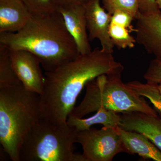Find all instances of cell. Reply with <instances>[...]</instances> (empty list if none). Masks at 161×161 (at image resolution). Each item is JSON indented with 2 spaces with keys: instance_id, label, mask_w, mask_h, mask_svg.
Returning a JSON list of instances; mask_svg holds the SVG:
<instances>
[{
  "instance_id": "obj_1",
  "label": "cell",
  "mask_w": 161,
  "mask_h": 161,
  "mask_svg": "<svg viewBox=\"0 0 161 161\" xmlns=\"http://www.w3.org/2000/svg\"><path fill=\"white\" fill-rule=\"evenodd\" d=\"M113 53L95 48L80 54L56 69L47 71L40 107L43 118L66 122L75 107L76 100L87 84L98 76L123 71Z\"/></svg>"
},
{
  "instance_id": "obj_2",
  "label": "cell",
  "mask_w": 161,
  "mask_h": 161,
  "mask_svg": "<svg viewBox=\"0 0 161 161\" xmlns=\"http://www.w3.org/2000/svg\"><path fill=\"white\" fill-rule=\"evenodd\" d=\"M0 43L9 50H24L33 54L46 72L53 70L80 55L58 10L31 14L19 31L0 33Z\"/></svg>"
},
{
  "instance_id": "obj_3",
  "label": "cell",
  "mask_w": 161,
  "mask_h": 161,
  "mask_svg": "<svg viewBox=\"0 0 161 161\" xmlns=\"http://www.w3.org/2000/svg\"><path fill=\"white\" fill-rule=\"evenodd\" d=\"M43 117L40 95L23 84L0 89V143L13 161H19L26 136Z\"/></svg>"
},
{
  "instance_id": "obj_4",
  "label": "cell",
  "mask_w": 161,
  "mask_h": 161,
  "mask_svg": "<svg viewBox=\"0 0 161 161\" xmlns=\"http://www.w3.org/2000/svg\"><path fill=\"white\" fill-rule=\"evenodd\" d=\"M122 73L101 75L89 81L86 86V92L83 100L70 115L83 118L104 108L119 113L139 112L158 116L157 112L148 104L144 97L123 82Z\"/></svg>"
},
{
  "instance_id": "obj_5",
  "label": "cell",
  "mask_w": 161,
  "mask_h": 161,
  "mask_svg": "<svg viewBox=\"0 0 161 161\" xmlns=\"http://www.w3.org/2000/svg\"><path fill=\"white\" fill-rule=\"evenodd\" d=\"M78 132L67 122L43 117L24 140L19 161H85L82 154L74 152Z\"/></svg>"
},
{
  "instance_id": "obj_6",
  "label": "cell",
  "mask_w": 161,
  "mask_h": 161,
  "mask_svg": "<svg viewBox=\"0 0 161 161\" xmlns=\"http://www.w3.org/2000/svg\"><path fill=\"white\" fill-rule=\"evenodd\" d=\"M77 143L83 150L85 161H111L121 153H128L116 128L105 127L78 132Z\"/></svg>"
},
{
  "instance_id": "obj_7",
  "label": "cell",
  "mask_w": 161,
  "mask_h": 161,
  "mask_svg": "<svg viewBox=\"0 0 161 161\" xmlns=\"http://www.w3.org/2000/svg\"><path fill=\"white\" fill-rule=\"evenodd\" d=\"M9 53L12 65L23 86L41 95L45 76L42 73L40 60L33 54L24 50H9Z\"/></svg>"
},
{
  "instance_id": "obj_8",
  "label": "cell",
  "mask_w": 161,
  "mask_h": 161,
  "mask_svg": "<svg viewBox=\"0 0 161 161\" xmlns=\"http://www.w3.org/2000/svg\"><path fill=\"white\" fill-rule=\"evenodd\" d=\"M100 2L89 0L84 5L89 38L91 41L97 39L102 49L113 53L115 46L109 33L112 15L101 6Z\"/></svg>"
},
{
  "instance_id": "obj_9",
  "label": "cell",
  "mask_w": 161,
  "mask_h": 161,
  "mask_svg": "<svg viewBox=\"0 0 161 161\" xmlns=\"http://www.w3.org/2000/svg\"><path fill=\"white\" fill-rule=\"evenodd\" d=\"M58 11L62 15L67 29L75 40L80 54L92 51L87 33L84 5L68 3L59 5Z\"/></svg>"
},
{
  "instance_id": "obj_10",
  "label": "cell",
  "mask_w": 161,
  "mask_h": 161,
  "mask_svg": "<svg viewBox=\"0 0 161 161\" xmlns=\"http://www.w3.org/2000/svg\"><path fill=\"white\" fill-rule=\"evenodd\" d=\"M136 20V43L161 61V12L148 15L139 12Z\"/></svg>"
},
{
  "instance_id": "obj_11",
  "label": "cell",
  "mask_w": 161,
  "mask_h": 161,
  "mask_svg": "<svg viewBox=\"0 0 161 161\" xmlns=\"http://www.w3.org/2000/svg\"><path fill=\"white\" fill-rule=\"evenodd\" d=\"M120 114L121 129L143 134L161 151V118L139 112Z\"/></svg>"
},
{
  "instance_id": "obj_12",
  "label": "cell",
  "mask_w": 161,
  "mask_h": 161,
  "mask_svg": "<svg viewBox=\"0 0 161 161\" xmlns=\"http://www.w3.org/2000/svg\"><path fill=\"white\" fill-rule=\"evenodd\" d=\"M31 15L21 0H0V33L19 31Z\"/></svg>"
},
{
  "instance_id": "obj_13",
  "label": "cell",
  "mask_w": 161,
  "mask_h": 161,
  "mask_svg": "<svg viewBox=\"0 0 161 161\" xmlns=\"http://www.w3.org/2000/svg\"><path fill=\"white\" fill-rule=\"evenodd\" d=\"M124 146L130 154H138L145 160L161 161V152L146 136L134 131H127L118 127Z\"/></svg>"
},
{
  "instance_id": "obj_14",
  "label": "cell",
  "mask_w": 161,
  "mask_h": 161,
  "mask_svg": "<svg viewBox=\"0 0 161 161\" xmlns=\"http://www.w3.org/2000/svg\"><path fill=\"white\" fill-rule=\"evenodd\" d=\"M120 121V113L104 108L98 110L95 115L89 118H79L69 115L67 120L69 125L75 128L77 132L89 130L95 125L116 128L119 127Z\"/></svg>"
},
{
  "instance_id": "obj_15",
  "label": "cell",
  "mask_w": 161,
  "mask_h": 161,
  "mask_svg": "<svg viewBox=\"0 0 161 161\" xmlns=\"http://www.w3.org/2000/svg\"><path fill=\"white\" fill-rule=\"evenodd\" d=\"M22 84L12 65L9 48L0 43V89Z\"/></svg>"
},
{
  "instance_id": "obj_16",
  "label": "cell",
  "mask_w": 161,
  "mask_h": 161,
  "mask_svg": "<svg viewBox=\"0 0 161 161\" xmlns=\"http://www.w3.org/2000/svg\"><path fill=\"white\" fill-rule=\"evenodd\" d=\"M126 84L139 95L149 99L156 111L161 114V93L154 85L133 80Z\"/></svg>"
},
{
  "instance_id": "obj_17",
  "label": "cell",
  "mask_w": 161,
  "mask_h": 161,
  "mask_svg": "<svg viewBox=\"0 0 161 161\" xmlns=\"http://www.w3.org/2000/svg\"><path fill=\"white\" fill-rule=\"evenodd\" d=\"M131 31L124 26L111 23L109 29L110 38L114 46L119 49L132 48L135 46L136 39L130 34Z\"/></svg>"
},
{
  "instance_id": "obj_18",
  "label": "cell",
  "mask_w": 161,
  "mask_h": 161,
  "mask_svg": "<svg viewBox=\"0 0 161 161\" xmlns=\"http://www.w3.org/2000/svg\"><path fill=\"white\" fill-rule=\"evenodd\" d=\"M103 8L112 15L116 10H123L130 13L135 20L138 15L137 0H101Z\"/></svg>"
},
{
  "instance_id": "obj_19",
  "label": "cell",
  "mask_w": 161,
  "mask_h": 161,
  "mask_svg": "<svg viewBox=\"0 0 161 161\" xmlns=\"http://www.w3.org/2000/svg\"><path fill=\"white\" fill-rule=\"evenodd\" d=\"M31 14H43L57 11L56 0H21Z\"/></svg>"
},
{
  "instance_id": "obj_20",
  "label": "cell",
  "mask_w": 161,
  "mask_h": 161,
  "mask_svg": "<svg viewBox=\"0 0 161 161\" xmlns=\"http://www.w3.org/2000/svg\"><path fill=\"white\" fill-rule=\"evenodd\" d=\"M147 83L157 85L161 82V61L153 59L150 62L144 75Z\"/></svg>"
},
{
  "instance_id": "obj_21",
  "label": "cell",
  "mask_w": 161,
  "mask_h": 161,
  "mask_svg": "<svg viewBox=\"0 0 161 161\" xmlns=\"http://www.w3.org/2000/svg\"><path fill=\"white\" fill-rule=\"evenodd\" d=\"M135 19L130 13L123 10H116L112 14L111 23L124 26L130 31H135V28L132 25V22Z\"/></svg>"
},
{
  "instance_id": "obj_22",
  "label": "cell",
  "mask_w": 161,
  "mask_h": 161,
  "mask_svg": "<svg viewBox=\"0 0 161 161\" xmlns=\"http://www.w3.org/2000/svg\"><path fill=\"white\" fill-rule=\"evenodd\" d=\"M139 11L143 14H151L159 13V8L156 0H137Z\"/></svg>"
},
{
  "instance_id": "obj_23",
  "label": "cell",
  "mask_w": 161,
  "mask_h": 161,
  "mask_svg": "<svg viewBox=\"0 0 161 161\" xmlns=\"http://www.w3.org/2000/svg\"><path fill=\"white\" fill-rule=\"evenodd\" d=\"M89 0H56L58 6L68 3H77L85 5Z\"/></svg>"
},
{
  "instance_id": "obj_24",
  "label": "cell",
  "mask_w": 161,
  "mask_h": 161,
  "mask_svg": "<svg viewBox=\"0 0 161 161\" xmlns=\"http://www.w3.org/2000/svg\"><path fill=\"white\" fill-rule=\"evenodd\" d=\"M154 85L156 86L157 88L158 89L159 91V92L161 93V82H160V83L158 84Z\"/></svg>"
},
{
  "instance_id": "obj_25",
  "label": "cell",
  "mask_w": 161,
  "mask_h": 161,
  "mask_svg": "<svg viewBox=\"0 0 161 161\" xmlns=\"http://www.w3.org/2000/svg\"><path fill=\"white\" fill-rule=\"evenodd\" d=\"M156 3H157L159 8L161 10V0H156Z\"/></svg>"
},
{
  "instance_id": "obj_26",
  "label": "cell",
  "mask_w": 161,
  "mask_h": 161,
  "mask_svg": "<svg viewBox=\"0 0 161 161\" xmlns=\"http://www.w3.org/2000/svg\"></svg>"
}]
</instances>
